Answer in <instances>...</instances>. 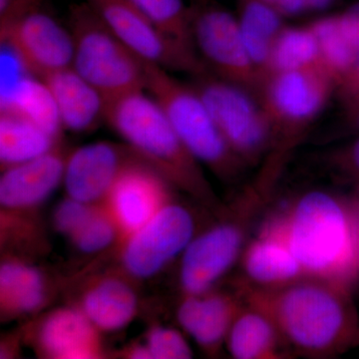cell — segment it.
<instances>
[{
	"instance_id": "29",
	"label": "cell",
	"mask_w": 359,
	"mask_h": 359,
	"mask_svg": "<svg viewBox=\"0 0 359 359\" xmlns=\"http://www.w3.org/2000/svg\"><path fill=\"white\" fill-rule=\"evenodd\" d=\"M114 222L102 212L93 211L83 226L71 237L78 250L86 254L100 252L114 241Z\"/></svg>"
},
{
	"instance_id": "22",
	"label": "cell",
	"mask_w": 359,
	"mask_h": 359,
	"mask_svg": "<svg viewBox=\"0 0 359 359\" xmlns=\"http://www.w3.org/2000/svg\"><path fill=\"white\" fill-rule=\"evenodd\" d=\"M137 311V297L130 285L117 278L97 283L85 294L82 311L97 330L116 332L126 327Z\"/></svg>"
},
{
	"instance_id": "19",
	"label": "cell",
	"mask_w": 359,
	"mask_h": 359,
	"mask_svg": "<svg viewBox=\"0 0 359 359\" xmlns=\"http://www.w3.org/2000/svg\"><path fill=\"white\" fill-rule=\"evenodd\" d=\"M243 268L250 287H280L304 276L289 248L263 231L244 250Z\"/></svg>"
},
{
	"instance_id": "4",
	"label": "cell",
	"mask_w": 359,
	"mask_h": 359,
	"mask_svg": "<svg viewBox=\"0 0 359 359\" xmlns=\"http://www.w3.org/2000/svg\"><path fill=\"white\" fill-rule=\"evenodd\" d=\"M145 90L159 103L185 147L222 178L231 180L245 166L233 153L193 85L182 83L160 66L146 62Z\"/></svg>"
},
{
	"instance_id": "18",
	"label": "cell",
	"mask_w": 359,
	"mask_h": 359,
	"mask_svg": "<svg viewBox=\"0 0 359 359\" xmlns=\"http://www.w3.org/2000/svg\"><path fill=\"white\" fill-rule=\"evenodd\" d=\"M96 330L83 311L58 309L40 327V346L52 358H95L99 355Z\"/></svg>"
},
{
	"instance_id": "26",
	"label": "cell",
	"mask_w": 359,
	"mask_h": 359,
	"mask_svg": "<svg viewBox=\"0 0 359 359\" xmlns=\"http://www.w3.org/2000/svg\"><path fill=\"white\" fill-rule=\"evenodd\" d=\"M309 26L320 47L321 67L337 82L339 88L340 82L358 60L359 52L342 29L339 14L321 18Z\"/></svg>"
},
{
	"instance_id": "8",
	"label": "cell",
	"mask_w": 359,
	"mask_h": 359,
	"mask_svg": "<svg viewBox=\"0 0 359 359\" xmlns=\"http://www.w3.org/2000/svg\"><path fill=\"white\" fill-rule=\"evenodd\" d=\"M231 150L245 165L271 151L273 133L259 96L207 72L193 85Z\"/></svg>"
},
{
	"instance_id": "15",
	"label": "cell",
	"mask_w": 359,
	"mask_h": 359,
	"mask_svg": "<svg viewBox=\"0 0 359 359\" xmlns=\"http://www.w3.org/2000/svg\"><path fill=\"white\" fill-rule=\"evenodd\" d=\"M65 162L55 147L34 159L4 168L0 203L8 209H25L43 202L63 182Z\"/></svg>"
},
{
	"instance_id": "31",
	"label": "cell",
	"mask_w": 359,
	"mask_h": 359,
	"mask_svg": "<svg viewBox=\"0 0 359 359\" xmlns=\"http://www.w3.org/2000/svg\"><path fill=\"white\" fill-rule=\"evenodd\" d=\"M93 211L89 204L68 198L56 208L54 224L61 233L71 238L83 226Z\"/></svg>"
},
{
	"instance_id": "16",
	"label": "cell",
	"mask_w": 359,
	"mask_h": 359,
	"mask_svg": "<svg viewBox=\"0 0 359 359\" xmlns=\"http://www.w3.org/2000/svg\"><path fill=\"white\" fill-rule=\"evenodd\" d=\"M41 80L53 97L63 129L83 133L105 121L107 100L72 66Z\"/></svg>"
},
{
	"instance_id": "11",
	"label": "cell",
	"mask_w": 359,
	"mask_h": 359,
	"mask_svg": "<svg viewBox=\"0 0 359 359\" xmlns=\"http://www.w3.org/2000/svg\"><path fill=\"white\" fill-rule=\"evenodd\" d=\"M0 39L33 77L42 79L72 66L74 43L69 28L39 8L0 26Z\"/></svg>"
},
{
	"instance_id": "2",
	"label": "cell",
	"mask_w": 359,
	"mask_h": 359,
	"mask_svg": "<svg viewBox=\"0 0 359 359\" xmlns=\"http://www.w3.org/2000/svg\"><path fill=\"white\" fill-rule=\"evenodd\" d=\"M261 231L287 245L304 276L351 285L358 275L359 208L325 191H309L266 222Z\"/></svg>"
},
{
	"instance_id": "7",
	"label": "cell",
	"mask_w": 359,
	"mask_h": 359,
	"mask_svg": "<svg viewBox=\"0 0 359 359\" xmlns=\"http://www.w3.org/2000/svg\"><path fill=\"white\" fill-rule=\"evenodd\" d=\"M271 186L259 179L245 191L237 216L212 226L184 250L181 283L188 295L205 294L237 261L252 218L269 197Z\"/></svg>"
},
{
	"instance_id": "13",
	"label": "cell",
	"mask_w": 359,
	"mask_h": 359,
	"mask_svg": "<svg viewBox=\"0 0 359 359\" xmlns=\"http://www.w3.org/2000/svg\"><path fill=\"white\" fill-rule=\"evenodd\" d=\"M165 177L144 162L131 161L111 189L115 221L131 235L159 211L166 199Z\"/></svg>"
},
{
	"instance_id": "5",
	"label": "cell",
	"mask_w": 359,
	"mask_h": 359,
	"mask_svg": "<svg viewBox=\"0 0 359 359\" xmlns=\"http://www.w3.org/2000/svg\"><path fill=\"white\" fill-rule=\"evenodd\" d=\"M73 69L95 87L107 103L145 90V61L111 32L84 1L70 9Z\"/></svg>"
},
{
	"instance_id": "3",
	"label": "cell",
	"mask_w": 359,
	"mask_h": 359,
	"mask_svg": "<svg viewBox=\"0 0 359 359\" xmlns=\"http://www.w3.org/2000/svg\"><path fill=\"white\" fill-rule=\"evenodd\" d=\"M145 91L108 103L105 121L165 178L207 199L210 189L199 161L185 147L159 103Z\"/></svg>"
},
{
	"instance_id": "14",
	"label": "cell",
	"mask_w": 359,
	"mask_h": 359,
	"mask_svg": "<svg viewBox=\"0 0 359 359\" xmlns=\"http://www.w3.org/2000/svg\"><path fill=\"white\" fill-rule=\"evenodd\" d=\"M127 159L109 142H96L76 149L66 158L65 184L68 197L91 204L109 194Z\"/></svg>"
},
{
	"instance_id": "39",
	"label": "cell",
	"mask_w": 359,
	"mask_h": 359,
	"mask_svg": "<svg viewBox=\"0 0 359 359\" xmlns=\"http://www.w3.org/2000/svg\"><path fill=\"white\" fill-rule=\"evenodd\" d=\"M353 202L355 203V205L359 208V183L355 184V189H354V194L353 196Z\"/></svg>"
},
{
	"instance_id": "25",
	"label": "cell",
	"mask_w": 359,
	"mask_h": 359,
	"mask_svg": "<svg viewBox=\"0 0 359 359\" xmlns=\"http://www.w3.org/2000/svg\"><path fill=\"white\" fill-rule=\"evenodd\" d=\"M45 283L39 269L18 263L6 262L0 268V299L2 308L8 313H32L43 304Z\"/></svg>"
},
{
	"instance_id": "36",
	"label": "cell",
	"mask_w": 359,
	"mask_h": 359,
	"mask_svg": "<svg viewBox=\"0 0 359 359\" xmlns=\"http://www.w3.org/2000/svg\"><path fill=\"white\" fill-rule=\"evenodd\" d=\"M344 101L346 103L348 122L354 130L359 132V93Z\"/></svg>"
},
{
	"instance_id": "32",
	"label": "cell",
	"mask_w": 359,
	"mask_h": 359,
	"mask_svg": "<svg viewBox=\"0 0 359 359\" xmlns=\"http://www.w3.org/2000/svg\"><path fill=\"white\" fill-rule=\"evenodd\" d=\"M332 163L340 175L359 183V136L337 150Z\"/></svg>"
},
{
	"instance_id": "6",
	"label": "cell",
	"mask_w": 359,
	"mask_h": 359,
	"mask_svg": "<svg viewBox=\"0 0 359 359\" xmlns=\"http://www.w3.org/2000/svg\"><path fill=\"white\" fill-rule=\"evenodd\" d=\"M337 88L323 68L269 74L259 93L273 133L269 156L285 160Z\"/></svg>"
},
{
	"instance_id": "9",
	"label": "cell",
	"mask_w": 359,
	"mask_h": 359,
	"mask_svg": "<svg viewBox=\"0 0 359 359\" xmlns=\"http://www.w3.org/2000/svg\"><path fill=\"white\" fill-rule=\"evenodd\" d=\"M190 11L194 47L208 72L259 96L264 77L248 54L238 18L207 0H198Z\"/></svg>"
},
{
	"instance_id": "20",
	"label": "cell",
	"mask_w": 359,
	"mask_h": 359,
	"mask_svg": "<svg viewBox=\"0 0 359 359\" xmlns=\"http://www.w3.org/2000/svg\"><path fill=\"white\" fill-rule=\"evenodd\" d=\"M238 25L250 60L264 80L268 76L271 51L283 28V14L264 0H238Z\"/></svg>"
},
{
	"instance_id": "10",
	"label": "cell",
	"mask_w": 359,
	"mask_h": 359,
	"mask_svg": "<svg viewBox=\"0 0 359 359\" xmlns=\"http://www.w3.org/2000/svg\"><path fill=\"white\" fill-rule=\"evenodd\" d=\"M123 43L145 62L199 75L208 70L195 52L169 39L131 0H85Z\"/></svg>"
},
{
	"instance_id": "34",
	"label": "cell",
	"mask_w": 359,
	"mask_h": 359,
	"mask_svg": "<svg viewBox=\"0 0 359 359\" xmlns=\"http://www.w3.org/2000/svg\"><path fill=\"white\" fill-rule=\"evenodd\" d=\"M344 100L359 93V58L354 65L353 69L340 82L339 88Z\"/></svg>"
},
{
	"instance_id": "30",
	"label": "cell",
	"mask_w": 359,
	"mask_h": 359,
	"mask_svg": "<svg viewBox=\"0 0 359 359\" xmlns=\"http://www.w3.org/2000/svg\"><path fill=\"white\" fill-rule=\"evenodd\" d=\"M146 347L151 358L154 359H187L193 355L183 335L172 328H153L149 332Z\"/></svg>"
},
{
	"instance_id": "35",
	"label": "cell",
	"mask_w": 359,
	"mask_h": 359,
	"mask_svg": "<svg viewBox=\"0 0 359 359\" xmlns=\"http://www.w3.org/2000/svg\"><path fill=\"white\" fill-rule=\"evenodd\" d=\"M275 6L283 15H295L309 11V0H276Z\"/></svg>"
},
{
	"instance_id": "41",
	"label": "cell",
	"mask_w": 359,
	"mask_h": 359,
	"mask_svg": "<svg viewBox=\"0 0 359 359\" xmlns=\"http://www.w3.org/2000/svg\"><path fill=\"white\" fill-rule=\"evenodd\" d=\"M358 275H359V263H358Z\"/></svg>"
},
{
	"instance_id": "21",
	"label": "cell",
	"mask_w": 359,
	"mask_h": 359,
	"mask_svg": "<svg viewBox=\"0 0 359 359\" xmlns=\"http://www.w3.org/2000/svg\"><path fill=\"white\" fill-rule=\"evenodd\" d=\"M229 351L238 359L278 358L285 355L282 337L268 316L248 304L241 309L230 328Z\"/></svg>"
},
{
	"instance_id": "17",
	"label": "cell",
	"mask_w": 359,
	"mask_h": 359,
	"mask_svg": "<svg viewBox=\"0 0 359 359\" xmlns=\"http://www.w3.org/2000/svg\"><path fill=\"white\" fill-rule=\"evenodd\" d=\"M243 306L224 294L188 295L178 309L181 327L205 348H217L228 337Z\"/></svg>"
},
{
	"instance_id": "1",
	"label": "cell",
	"mask_w": 359,
	"mask_h": 359,
	"mask_svg": "<svg viewBox=\"0 0 359 359\" xmlns=\"http://www.w3.org/2000/svg\"><path fill=\"white\" fill-rule=\"evenodd\" d=\"M351 285L302 276L275 287H242L244 302L273 321L285 346L309 358L337 355L359 342Z\"/></svg>"
},
{
	"instance_id": "37",
	"label": "cell",
	"mask_w": 359,
	"mask_h": 359,
	"mask_svg": "<svg viewBox=\"0 0 359 359\" xmlns=\"http://www.w3.org/2000/svg\"><path fill=\"white\" fill-rule=\"evenodd\" d=\"M334 0H309V11H321L327 8Z\"/></svg>"
},
{
	"instance_id": "28",
	"label": "cell",
	"mask_w": 359,
	"mask_h": 359,
	"mask_svg": "<svg viewBox=\"0 0 359 359\" xmlns=\"http://www.w3.org/2000/svg\"><path fill=\"white\" fill-rule=\"evenodd\" d=\"M158 29L188 50L195 52L190 7L184 0H131Z\"/></svg>"
},
{
	"instance_id": "40",
	"label": "cell",
	"mask_w": 359,
	"mask_h": 359,
	"mask_svg": "<svg viewBox=\"0 0 359 359\" xmlns=\"http://www.w3.org/2000/svg\"><path fill=\"white\" fill-rule=\"evenodd\" d=\"M264 1L271 2V4H275L276 0H264Z\"/></svg>"
},
{
	"instance_id": "27",
	"label": "cell",
	"mask_w": 359,
	"mask_h": 359,
	"mask_svg": "<svg viewBox=\"0 0 359 359\" xmlns=\"http://www.w3.org/2000/svg\"><path fill=\"white\" fill-rule=\"evenodd\" d=\"M313 68L323 67L320 47L311 26L283 27L273 44L268 76L273 73Z\"/></svg>"
},
{
	"instance_id": "12",
	"label": "cell",
	"mask_w": 359,
	"mask_h": 359,
	"mask_svg": "<svg viewBox=\"0 0 359 359\" xmlns=\"http://www.w3.org/2000/svg\"><path fill=\"white\" fill-rule=\"evenodd\" d=\"M195 223L180 205H164L147 223L131 233L123 263L131 275L151 278L183 252L193 240Z\"/></svg>"
},
{
	"instance_id": "24",
	"label": "cell",
	"mask_w": 359,
	"mask_h": 359,
	"mask_svg": "<svg viewBox=\"0 0 359 359\" xmlns=\"http://www.w3.org/2000/svg\"><path fill=\"white\" fill-rule=\"evenodd\" d=\"M1 109L22 116L55 138L63 129L53 97L39 78H22L2 90Z\"/></svg>"
},
{
	"instance_id": "23",
	"label": "cell",
	"mask_w": 359,
	"mask_h": 359,
	"mask_svg": "<svg viewBox=\"0 0 359 359\" xmlns=\"http://www.w3.org/2000/svg\"><path fill=\"white\" fill-rule=\"evenodd\" d=\"M57 138L13 111H0V161L7 168L55 148Z\"/></svg>"
},
{
	"instance_id": "33",
	"label": "cell",
	"mask_w": 359,
	"mask_h": 359,
	"mask_svg": "<svg viewBox=\"0 0 359 359\" xmlns=\"http://www.w3.org/2000/svg\"><path fill=\"white\" fill-rule=\"evenodd\" d=\"M339 18L347 39L359 52V1L339 13Z\"/></svg>"
},
{
	"instance_id": "38",
	"label": "cell",
	"mask_w": 359,
	"mask_h": 359,
	"mask_svg": "<svg viewBox=\"0 0 359 359\" xmlns=\"http://www.w3.org/2000/svg\"><path fill=\"white\" fill-rule=\"evenodd\" d=\"M130 355H131L132 358H151L150 353H149L148 348L146 347V346L136 347V348L133 349V351H132Z\"/></svg>"
}]
</instances>
